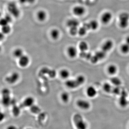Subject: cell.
Listing matches in <instances>:
<instances>
[{"mask_svg":"<svg viewBox=\"0 0 129 129\" xmlns=\"http://www.w3.org/2000/svg\"><path fill=\"white\" fill-rule=\"evenodd\" d=\"M73 122L76 129H87L88 124L82 115L79 113H76L73 117Z\"/></svg>","mask_w":129,"mask_h":129,"instance_id":"1","label":"cell"},{"mask_svg":"<svg viewBox=\"0 0 129 129\" xmlns=\"http://www.w3.org/2000/svg\"><path fill=\"white\" fill-rule=\"evenodd\" d=\"M118 24L122 29L127 28L129 25V14L126 12H123L119 16Z\"/></svg>","mask_w":129,"mask_h":129,"instance_id":"2","label":"cell"},{"mask_svg":"<svg viewBox=\"0 0 129 129\" xmlns=\"http://www.w3.org/2000/svg\"><path fill=\"white\" fill-rule=\"evenodd\" d=\"M7 9L9 14L13 17L17 18L20 16L21 11L15 3H9L8 5Z\"/></svg>","mask_w":129,"mask_h":129,"instance_id":"3","label":"cell"},{"mask_svg":"<svg viewBox=\"0 0 129 129\" xmlns=\"http://www.w3.org/2000/svg\"><path fill=\"white\" fill-rule=\"evenodd\" d=\"M107 53L103 50L98 51L94 55L92 56L90 61L92 63H96L100 60L104 59L106 57Z\"/></svg>","mask_w":129,"mask_h":129,"instance_id":"4","label":"cell"},{"mask_svg":"<svg viewBox=\"0 0 129 129\" xmlns=\"http://www.w3.org/2000/svg\"><path fill=\"white\" fill-rule=\"evenodd\" d=\"M20 78V75L18 72H14L6 78V81L8 84H14L16 83Z\"/></svg>","mask_w":129,"mask_h":129,"instance_id":"5","label":"cell"},{"mask_svg":"<svg viewBox=\"0 0 129 129\" xmlns=\"http://www.w3.org/2000/svg\"><path fill=\"white\" fill-rule=\"evenodd\" d=\"M76 105L80 109L84 110L89 109L91 107V104L89 102L84 99H79L76 103Z\"/></svg>","mask_w":129,"mask_h":129,"instance_id":"6","label":"cell"},{"mask_svg":"<svg viewBox=\"0 0 129 129\" xmlns=\"http://www.w3.org/2000/svg\"><path fill=\"white\" fill-rule=\"evenodd\" d=\"M112 17V14L111 12H106L102 14L101 17V21L104 24H108L111 22Z\"/></svg>","mask_w":129,"mask_h":129,"instance_id":"7","label":"cell"},{"mask_svg":"<svg viewBox=\"0 0 129 129\" xmlns=\"http://www.w3.org/2000/svg\"><path fill=\"white\" fill-rule=\"evenodd\" d=\"M74 15L78 17L83 16L85 13L86 9L84 7L81 6H76L72 10Z\"/></svg>","mask_w":129,"mask_h":129,"instance_id":"8","label":"cell"},{"mask_svg":"<svg viewBox=\"0 0 129 129\" xmlns=\"http://www.w3.org/2000/svg\"><path fill=\"white\" fill-rule=\"evenodd\" d=\"M113 46L114 43L112 40H107L102 45L101 50L107 53L112 50Z\"/></svg>","mask_w":129,"mask_h":129,"instance_id":"9","label":"cell"},{"mask_svg":"<svg viewBox=\"0 0 129 129\" xmlns=\"http://www.w3.org/2000/svg\"><path fill=\"white\" fill-rule=\"evenodd\" d=\"M35 102V100L34 98L31 96L27 97L24 100L20 107L30 108L34 104Z\"/></svg>","mask_w":129,"mask_h":129,"instance_id":"10","label":"cell"},{"mask_svg":"<svg viewBox=\"0 0 129 129\" xmlns=\"http://www.w3.org/2000/svg\"><path fill=\"white\" fill-rule=\"evenodd\" d=\"M18 64L20 67L25 68L28 65L30 62L29 58L28 56L24 55L19 58Z\"/></svg>","mask_w":129,"mask_h":129,"instance_id":"11","label":"cell"},{"mask_svg":"<svg viewBox=\"0 0 129 129\" xmlns=\"http://www.w3.org/2000/svg\"><path fill=\"white\" fill-rule=\"evenodd\" d=\"M65 85L68 88L74 89L80 86L78 81L75 78V79H69L65 82Z\"/></svg>","mask_w":129,"mask_h":129,"instance_id":"12","label":"cell"},{"mask_svg":"<svg viewBox=\"0 0 129 129\" xmlns=\"http://www.w3.org/2000/svg\"><path fill=\"white\" fill-rule=\"evenodd\" d=\"M67 53L69 56L72 58H74L78 55V50L75 47L70 46L67 48Z\"/></svg>","mask_w":129,"mask_h":129,"instance_id":"13","label":"cell"},{"mask_svg":"<svg viewBox=\"0 0 129 129\" xmlns=\"http://www.w3.org/2000/svg\"><path fill=\"white\" fill-rule=\"evenodd\" d=\"M86 94L89 97L93 98L96 95L97 91L95 87L91 86H89L86 89Z\"/></svg>","mask_w":129,"mask_h":129,"instance_id":"14","label":"cell"},{"mask_svg":"<svg viewBox=\"0 0 129 129\" xmlns=\"http://www.w3.org/2000/svg\"><path fill=\"white\" fill-rule=\"evenodd\" d=\"M36 17L38 21L41 22L45 21L47 17L46 12L44 10H40L37 12Z\"/></svg>","mask_w":129,"mask_h":129,"instance_id":"15","label":"cell"},{"mask_svg":"<svg viewBox=\"0 0 129 129\" xmlns=\"http://www.w3.org/2000/svg\"><path fill=\"white\" fill-rule=\"evenodd\" d=\"M67 25L68 27H78L79 25V21L75 19H71L67 21Z\"/></svg>","mask_w":129,"mask_h":129,"instance_id":"16","label":"cell"},{"mask_svg":"<svg viewBox=\"0 0 129 129\" xmlns=\"http://www.w3.org/2000/svg\"><path fill=\"white\" fill-rule=\"evenodd\" d=\"M60 33L58 29H52L50 32V35L52 39L57 40L60 37Z\"/></svg>","mask_w":129,"mask_h":129,"instance_id":"17","label":"cell"},{"mask_svg":"<svg viewBox=\"0 0 129 129\" xmlns=\"http://www.w3.org/2000/svg\"><path fill=\"white\" fill-rule=\"evenodd\" d=\"M59 74L61 78L63 79H67L70 76V73L68 70L66 69H63L61 70L59 73Z\"/></svg>","mask_w":129,"mask_h":129,"instance_id":"18","label":"cell"},{"mask_svg":"<svg viewBox=\"0 0 129 129\" xmlns=\"http://www.w3.org/2000/svg\"><path fill=\"white\" fill-rule=\"evenodd\" d=\"M108 73L110 75H114L118 71L117 67L114 64H111L107 68Z\"/></svg>","mask_w":129,"mask_h":129,"instance_id":"19","label":"cell"},{"mask_svg":"<svg viewBox=\"0 0 129 129\" xmlns=\"http://www.w3.org/2000/svg\"><path fill=\"white\" fill-rule=\"evenodd\" d=\"M12 100L10 95L2 96V103L5 107H8L11 105Z\"/></svg>","mask_w":129,"mask_h":129,"instance_id":"20","label":"cell"},{"mask_svg":"<svg viewBox=\"0 0 129 129\" xmlns=\"http://www.w3.org/2000/svg\"><path fill=\"white\" fill-rule=\"evenodd\" d=\"M90 30H95L98 29L99 26L98 22L95 20H92L88 23Z\"/></svg>","mask_w":129,"mask_h":129,"instance_id":"21","label":"cell"},{"mask_svg":"<svg viewBox=\"0 0 129 129\" xmlns=\"http://www.w3.org/2000/svg\"><path fill=\"white\" fill-rule=\"evenodd\" d=\"M79 48L80 52H86L89 48V45L86 42L82 41L79 44Z\"/></svg>","mask_w":129,"mask_h":129,"instance_id":"22","label":"cell"},{"mask_svg":"<svg viewBox=\"0 0 129 129\" xmlns=\"http://www.w3.org/2000/svg\"><path fill=\"white\" fill-rule=\"evenodd\" d=\"M119 104L122 107H126L128 105V102L125 94L122 95V96L120 97L119 100Z\"/></svg>","mask_w":129,"mask_h":129,"instance_id":"23","label":"cell"},{"mask_svg":"<svg viewBox=\"0 0 129 129\" xmlns=\"http://www.w3.org/2000/svg\"><path fill=\"white\" fill-rule=\"evenodd\" d=\"M13 55L15 57L19 59L24 55L23 50L20 48H16L13 51Z\"/></svg>","mask_w":129,"mask_h":129,"instance_id":"24","label":"cell"},{"mask_svg":"<svg viewBox=\"0 0 129 129\" xmlns=\"http://www.w3.org/2000/svg\"><path fill=\"white\" fill-rule=\"evenodd\" d=\"M111 82L112 84L115 86H118L121 85L122 84V81L119 78L117 77H113L111 78Z\"/></svg>","mask_w":129,"mask_h":129,"instance_id":"25","label":"cell"},{"mask_svg":"<svg viewBox=\"0 0 129 129\" xmlns=\"http://www.w3.org/2000/svg\"><path fill=\"white\" fill-rule=\"evenodd\" d=\"M61 99L64 103H67L69 101L70 95L67 91L62 92L61 95Z\"/></svg>","mask_w":129,"mask_h":129,"instance_id":"26","label":"cell"},{"mask_svg":"<svg viewBox=\"0 0 129 129\" xmlns=\"http://www.w3.org/2000/svg\"><path fill=\"white\" fill-rule=\"evenodd\" d=\"M12 112L15 117H18L21 112V107H19L16 105L13 106L12 109Z\"/></svg>","mask_w":129,"mask_h":129,"instance_id":"27","label":"cell"},{"mask_svg":"<svg viewBox=\"0 0 129 129\" xmlns=\"http://www.w3.org/2000/svg\"><path fill=\"white\" fill-rule=\"evenodd\" d=\"M1 27V32L5 35L10 34L11 31V27L9 24Z\"/></svg>","mask_w":129,"mask_h":129,"instance_id":"28","label":"cell"},{"mask_svg":"<svg viewBox=\"0 0 129 129\" xmlns=\"http://www.w3.org/2000/svg\"><path fill=\"white\" fill-rule=\"evenodd\" d=\"M120 50L124 54H127L129 53V45L125 43L122 44L120 46Z\"/></svg>","mask_w":129,"mask_h":129,"instance_id":"29","label":"cell"},{"mask_svg":"<svg viewBox=\"0 0 129 129\" xmlns=\"http://www.w3.org/2000/svg\"><path fill=\"white\" fill-rule=\"evenodd\" d=\"M79 55L81 57L90 60L92 56L91 53L90 52H80Z\"/></svg>","mask_w":129,"mask_h":129,"instance_id":"30","label":"cell"},{"mask_svg":"<svg viewBox=\"0 0 129 129\" xmlns=\"http://www.w3.org/2000/svg\"><path fill=\"white\" fill-rule=\"evenodd\" d=\"M88 31V30L87 29V28L83 25L82 27L79 28L78 35H79L80 36H84L85 35H86Z\"/></svg>","mask_w":129,"mask_h":129,"instance_id":"31","label":"cell"},{"mask_svg":"<svg viewBox=\"0 0 129 129\" xmlns=\"http://www.w3.org/2000/svg\"><path fill=\"white\" fill-rule=\"evenodd\" d=\"M30 111L31 112L35 114H37L41 112V109L39 106L36 105H33L30 108Z\"/></svg>","mask_w":129,"mask_h":129,"instance_id":"32","label":"cell"},{"mask_svg":"<svg viewBox=\"0 0 129 129\" xmlns=\"http://www.w3.org/2000/svg\"><path fill=\"white\" fill-rule=\"evenodd\" d=\"M79 28L78 27H73L69 28L70 34L73 36H75L78 34Z\"/></svg>","mask_w":129,"mask_h":129,"instance_id":"33","label":"cell"},{"mask_svg":"<svg viewBox=\"0 0 129 129\" xmlns=\"http://www.w3.org/2000/svg\"><path fill=\"white\" fill-rule=\"evenodd\" d=\"M76 79L78 81L80 86L82 85L85 82L86 79L85 77L83 75H79L76 77Z\"/></svg>","mask_w":129,"mask_h":129,"instance_id":"34","label":"cell"},{"mask_svg":"<svg viewBox=\"0 0 129 129\" xmlns=\"http://www.w3.org/2000/svg\"><path fill=\"white\" fill-rule=\"evenodd\" d=\"M103 89L107 92H110L112 91V86L111 84L108 83H106L103 85Z\"/></svg>","mask_w":129,"mask_h":129,"instance_id":"35","label":"cell"},{"mask_svg":"<svg viewBox=\"0 0 129 129\" xmlns=\"http://www.w3.org/2000/svg\"><path fill=\"white\" fill-rule=\"evenodd\" d=\"M2 96H3L10 95L11 91H10V90L9 89L5 88V89H3L2 91Z\"/></svg>","mask_w":129,"mask_h":129,"instance_id":"36","label":"cell"},{"mask_svg":"<svg viewBox=\"0 0 129 129\" xmlns=\"http://www.w3.org/2000/svg\"><path fill=\"white\" fill-rule=\"evenodd\" d=\"M9 24V23L8 22L7 20L6 19L5 17L1 19V21H0V24H1V27Z\"/></svg>","mask_w":129,"mask_h":129,"instance_id":"37","label":"cell"},{"mask_svg":"<svg viewBox=\"0 0 129 129\" xmlns=\"http://www.w3.org/2000/svg\"><path fill=\"white\" fill-rule=\"evenodd\" d=\"M12 17L13 16H12L11 14L9 13V14H6V15H5L4 17H5V18L7 20L8 22L9 23H11L12 22Z\"/></svg>","mask_w":129,"mask_h":129,"instance_id":"38","label":"cell"},{"mask_svg":"<svg viewBox=\"0 0 129 129\" xmlns=\"http://www.w3.org/2000/svg\"><path fill=\"white\" fill-rule=\"evenodd\" d=\"M112 92H113V93L115 94H118L119 93V88H118V86H116L115 88L113 89V91Z\"/></svg>","mask_w":129,"mask_h":129,"instance_id":"39","label":"cell"},{"mask_svg":"<svg viewBox=\"0 0 129 129\" xmlns=\"http://www.w3.org/2000/svg\"><path fill=\"white\" fill-rule=\"evenodd\" d=\"M19 2L22 5H24L27 3V0H19Z\"/></svg>","mask_w":129,"mask_h":129,"instance_id":"40","label":"cell"},{"mask_svg":"<svg viewBox=\"0 0 129 129\" xmlns=\"http://www.w3.org/2000/svg\"><path fill=\"white\" fill-rule=\"evenodd\" d=\"M5 34L1 32V35H0V39H1V40H3L5 38Z\"/></svg>","mask_w":129,"mask_h":129,"instance_id":"41","label":"cell"},{"mask_svg":"<svg viewBox=\"0 0 129 129\" xmlns=\"http://www.w3.org/2000/svg\"><path fill=\"white\" fill-rule=\"evenodd\" d=\"M36 0H27V3L29 4H34Z\"/></svg>","mask_w":129,"mask_h":129,"instance_id":"42","label":"cell"},{"mask_svg":"<svg viewBox=\"0 0 129 129\" xmlns=\"http://www.w3.org/2000/svg\"><path fill=\"white\" fill-rule=\"evenodd\" d=\"M7 129H17V128L14 125H11L8 126Z\"/></svg>","mask_w":129,"mask_h":129,"instance_id":"43","label":"cell"},{"mask_svg":"<svg viewBox=\"0 0 129 129\" xmlns=\"http://www.w3.org/2000/svg\"><path fill=\"white\" fill-rule=\"evenodd\" d=\"M125 43L129 45V36H128L125 39Z\"/></svg>","mask_w":129,"mask_h":129,"instance_id":"44","label":"cell"},{"mask_svg":"<svg viewBox=\"0 0 129 129\" xmlns=\"http://www.w3.org/2000/svg\"><path fill=\"white\" fill-rule=\"evenodd\" d=\"M25 129H33L31 128H26Z\"/></svg>","mask_w":129,"mask_h":129,"instance_id":"45","label":"cell"}]
</instances>
